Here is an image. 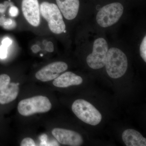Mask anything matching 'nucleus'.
<instances>
[{"label": "nucleus", "instance_id": "obj_14", "mask_svg": "<svg viewBox=\"0 0 146 146\" xmlns=\"http://www.w3.org/2000/svg\"><path fill=\"white\" fill-rule=\"evenodd\" d=\"M0 25L2 26L6 30H12L16 27L17 24L15 21L11 18L5 19L4 17L0 18Z\"/></svg>", "mask_w": 146, "mask_h": 146}, {"label": "nucleus", "instance_id": "obj_12", "mask_svg": "<svg viewBox=\"0 0 146 146\" xmlns=\"http://www.w3.org/2000/svg\"><path fill=\"white\" fill-rule=\"evenodd\" d=\"M123 141L127 146H146V139L137 131L126 129L122 134Z\"/></svg>", "mask_w": 146, "mask_h": 146}, {"label": "nucleus", "instance_id": "obj_5", "mask_svg": "<svg viewBox=\"0 0 146 146\" xmlns=\"http://www.w3.org/2000/svg\"><path fill=\"white\" fill-rule=\"evenodd\" d=\"M123 11V6L120 3H111L105 5L97 13V23L102 27L111 26L119 20Z\"/></svg>", "mask_w": 146, "mask_h": 146}, {"label": "nucleus", "instance_id": "obj_24", "mask_svg": "<svg viewBox=\"0 0 146 146\" xmlns=\"http://www.w3.org/2000/svg\"><path fill=\"white\" fill-rule=\"evenodd\" d=\"M41 56H43V54H41Z\"/></svg>", "mask_w": 146, "mask_h": 146}, {"label": "nucleus", "instance_id": "obj_1", "mask_svg": "<svg viewBox=\"0 0 146 146\" xmlns=\"http://www.w3.org/2000/svg\"><path fill=\"white\" fill-rule=\"evenodd\" d=\"M105 65L108 74L110 77L120 78L127 70V57L119 49L112 47L108 49Z\"/></svg>", "mask_w": 146, "mask_h": 146}, {"label": "nucleus", "instance_id": "obj_4", "mask_svg": "<svg viewBox=\"0 0 146 146\" xmlns=\"http://www.w3.org/2000/svg\"><path fill=\"white\" fill-rule=\"evenodd\" d=\"M51 108L48 98L40 96L22 100L18 104V110L23 116H29L35 113L48 112Z\"/></svg>", "mask_w": 146, "mask_h": 146}, {"label": "nucleus", "instance_id": "obj_17", "mask_svg": "<svg viewBox=\"0 0 146 146\" xmlns=\"http://www.w3.org/2000/svg\"><path fill=\"white\" fill-rule=\"evenodd\" d=\"M21 146H35V143L33 139L30 138H26L23 139L21 143Z\"/></svg>", "mask_w": 146, "mask_h": 146}, {"label": "nucleus", "instance_id": "obj_13", "mask_svg": "<svg viewBox=\"0 0 146 146\" xmlns=\"http://www.w3.org/2000/svg\"><path fill=\"white\" fill-rule=\"evenodd\" d=\"M19 83L11 82L4 89L0 90V104L9 103L16 99L19 93Z\"/></svg>", "mask_w": 146, "mask_h": 146}, {"label": "nucleus", "instance_id": "obj_2", "mask_svg": "<svg viewBox=\"0 0 146 146\" xmlns=\"http://www.w3.org/2000/svg\"><path fill=\"white\" fill-rule=\"evenodd\" d=\"M39 9L41 15L48 22L51 31L56 34L66 32V26L57 5L52 3L44 2L40 5Z\"/></svg>", "mask_w": 146, "mask_h": 146}, {"label": "nucleus", "instance_id": "obj_22", "mask_svg": "<svg viewBox=\"0 0 146 146\" xmlns=\"http://www.w3.org/2000/svg\"><path fill=\"white\" fill-rule=\"evenodd\" d=\"M5 4H0V13H4L7 7L9 4L8 2H5Z\"/></svg>", "mask_w": 146, "mask_h": 146}, {"label": "nucleus", "instance_id": "obj_9", "mask_svg": "<svg viewBox=\"0 0 146 146\" xmlns=\"http://www.w3.org/2000/svg\"><path fill=\"white\" fill-rule=\"evenodd\" d=\"M22 9L25 18L33 26H39L40 9L38 0H23Z\"/></svg>", "mask_w": 146, "mask_h": 146}, {"label": "nucleus", "instance_id": "obj_6", "mask_svg": "<svg viewBox=\"0 0 146 146\" xmlns=\"http://www.w3.org/2000/svg\"><path fill=\"white\" fill-rule=\"evenodd\" d=\"M108 50L107 42L104 38L100 37L95 40L93 51L86 58V62L89 67L94 70L103 68L105 65Z\"/></svg>", "mask_w": 146, "mask_h": 146}, {"label": "nucleus", "instance_id": "obj_18", "mask_svg": "<svg viewBox=\"0 0 146 146\" xmlns=\"http://www.w3.org/2000/svg\"><path fill=\"white\" fill-rule=\"evenodd\" d=\"M8 48L2 44L0 46V58L4 59L7 57L8 52Z\"/></svg>", "mask_w": 146, "mask_h": 146}, {"label": "nucleus", "instance_id": "obj_3", "mask_svg": "<svg viewBox=\"0 0 146 146\" xmlns=\"http://www.w3.org/2000/svg\"><path fill=\"white\" fill-rule=\"evenodd\" d=\"M72 108L75 115L84 122L96 125L101 121L102 116L99 111L85 100H76L73 103Z\"/></svg>", "mask_w": 146, "mask_h": 146}, {"label": "nucleus", "instance_id": "obj_16", "mask_svg": "<svg viewBox=\"0 0 146 146\" xmlns=\"http://www.w3.org/2000/svg\"><path fill=\"white\" fill-rule=\"evenodd\" d=\"M140 54L143 60L146 62V36H144L140 48Z\"/></svg>", "mask_w": 146, "mask_h": 146}, {"label": "nucleus", "instance_id": "obj_20", "mask_svg": "<svg viewBox=\"0 0 146 146\" xmlns=\"http://www.w3.org/2000/svg\"><path fill=\"white\" fill-rule=\"evenodd\" d=\"M45 50L48 52H52L54 51V48L52 42H47L46 44L45 47Z\"/></svg>", "mask_w": 146, "mask_h": 146}, {"label": "nucleus", "instance_id": "obj_23", "mask_svg": "<svg viewBox=\"0 0 146 146\" xmlns=\"http://www.w3.org/2000/svg\"><path fill=\"white\" fill-rule=\"evenodd\" d=\"M31 50L33 52L36 53L40 50L41 48L38 45H34L31 47Z\"/></svg>", "mask_w": 146, "mask_h": 146}, {"label": "nucleus", "instance_id": "obj_15", "mask_svg": "<svg viewBox=\"0 0 146 146\" xmlns=\"http://www.w3.org/2000/svg\"><path fill=\"white\" fill-rule=\"evenodd\" d=\"M10 82V78L7 75L2 74L0 75V90L6 88Z\"/></svg>", "mask_w": 146, "mask_h": 146}, {"label": "nucleus", "instance_id": "obj_21", "mask_svg": "<svg viewBox=\"0 0 146 146\" xmlns=\"http://www.w3.org/2000/svg\"><path fill=\"white\" fill-rule=\"evenodd\" d=\"M12 42V40L10 38H8V37H6L4 39H3L2 42V44L9 47L11 44Z\"/></svg>", "mask_w": 146, "mask_h": 146}, {"label": "nucleus", "instance_id": "obj_19", "mask_svg": "<svg viewBox=\"0 0 146 146\" xmlns=\"http://www.w3.org/2000/svg\"><path fill=\"white\" fill-rule=\"evenodd\" d=\"M18 12H19V11L18 8L16 6H13L9 9V14L11 17H16L18 16Z\"/></svg>", "mask_w": 146, "mask_h": 146}, {"label": "nucleus", "instance_id": "obj_11", "mask_svg": "<svg viewBox=\"0 0 146 146\" xmlns=\"http://www.w3.org/2000/svg\"><path fill=\"white\" fill-rule=\"evenodd\" d=\"M83 80L81 77L70 72H66L54 79L53 84L60 88H65L81 84Z\"/></svg>", "mask_w": 146, "mask_h": 146}, {"label": "nucleus", "instance_id": "obj_8", "mask_svg": "<svg viewBox=\"0 0 146 146\" xmlns=\"http://www.w3.org/2000/svg\"><path fill=\"white\" fill-rule=\"evenodd\" d=\"M52 133L60 143L71 146H81L83 143L82 137L79 133L70 130L55 128Z\"/></svg>", "mask_w": 146, "mask_h": 146}, {"label": "nucleus", "instance_id": "obj_10", "mask_svg": "<svg viewBox=\"0 0 146 146\" xmlns=\"http://www.w3.org/2000/svg\"><path fill=\"white\" fill-rule=\"evenodd\" d=\"M58 7L65 18L72 20L76 18L79 9V0H56Z\"/></svg>", "mask_w": 146, "mask_h": 146}, {"label": "nucleus", "instance_id": "obj_7", "mask_svg": "<svg viewBox=\"0 0 146 146\" xmlns=\"http://www.w3.org/2000/svg\"><path fill=\"white\" fill-rule=\"evenodd\" d=\"M67 63L57 61L48 64L43 67L35 74V77L40 81L48 82L56 78L60 73L67 70Z\"/></svg>", "mask_w": 146, "mask_h": 146}]
</instances>
